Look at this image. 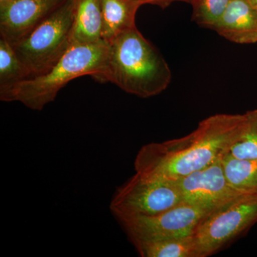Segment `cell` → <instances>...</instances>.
I'll use <instances>...</instances> for the list:
<instances>
[{
    "mask_svg": "<svg viewBox=\"0 0 257 257\" xmlns=\"http://www.w3.org/2000/svg\"><path fill=\"white\" fill-rule=\"evenodd\" d=\"M243 120L244 114L212 115L187 136L144 145L135 158V173L145 179L175 181L202 170L228 154Z\"/></svg>",
    "mask_w": 257,
    "mask_h": 257,
    "instance_id": "obj_1",
    "label": "cell"
},
{
    "mask_svg": "<svg viewBox=\"0 0 257 257\" xmlns=\"http://www.w3.org/2000/svg\"><path fill=\"white\" fill-rule=\"evenodd\" d=\"M172 80L170 67L137 27L109 44L105 72L99 82H111L141 98L156 96Z\"/></svg>",
    "mask_w": 257,
    "mask_h": 257,
    "instance_id": "obj_2",
    "label": "cell"
},
{
    "mask_svg": "<svg viewBox=\"0 0 257 257\" xmlns=\"http://www.w3.org/2000/svg\"><path fill=\"white\" fill-rule=\"evenodd\" d=\"M108 54L109 45L104 41L72 45L47 73L0 92V99L7 102L18 101L32 110L41 111L74 79L88 75L99 82L105 72Z\"/></svg>",
    "mask_w": 257,
    "mask_h": 257,
    "instance_id": "obj_3",
    "label": "cell"
},
{
    "mask_svg": "<svg viewBox=\"0 0 257 257\" xmlns=\"http://www.w3.org/2000/svg\"><path fill=\"white\" fill-rule=\"evenodd\" d=\"M75 7L76 0H65L31 33L13 45L30 78L47 73L70 48Z\"/></svg>",
    "mask_w": 257,
    "mask_h": 257,
    "instance_id": "obj_4",
    "label": "cell"
},
{
    "mask_svg": "<svg viewBox=\"0 0 257 257\" xmlns=\"http://www.w3.org/2000/svg\"><path fill=\"white\" fill-rule=\"evenodd\" d=\"M256 222L257 194H240L216 208L203 218L193 233L198 257L216 252Z\"/></svg>",
    "mask_w": 257,
    "mask_h": 257,
    "instance_id": "obj_5",
    "label": "cell"
},
{
    "mask_svg": "<svg viewBox=\"0 0 257 257\" xmlns=\"http://www.w3.org/2000/svg\"><path fill=\"white\" fill-rule=\"evenodd\" d=\"M182 203L176 181L145 179L135 173L115 191L109 209L120 221L156 215Z\"/></svg>",
    "mask_w": 257,
    "mask_h": 257,
    "instance_id": "obj_6",
    "label": "cell"
},
{
    "mask_svg": "<svg viewBox=\"0 0 257 257\" xmlns=\"http://www.w3.org/2000/svg\"><path fill=\"white\" fill-rule=\"evenodd\" d=\"M210 211L188 204L153 216L120 221L133 243L192 236L201 220Z\"/></svg>",
    "mask_w": 257,
    "mask_h": 257,
    "instance_id": "obj_7",
    "label": "cell"
},
{
    "mask_svg": "<svg viewBox=\"0 0 257 257\" xmlns=\"http://www.w3.org/2000/svg\"><path fill=\"white\" fill-rule=\"evenodd\" d=\"M221 159L175 180L182 202L211 211L244 194L235 189L228 180Z\"/></svg>",
    "mask_w": 257,
    "mask_h": 257,
    "instance_id": "obj_8",
    "label": "cell"
},
{
    "mask_svg": "<svg viewBox=\"0 0 257 257\" xmlns=\"http://www.w3.org/2000/svg\"><path fill=\"white\" fill-rule=\"evenodd\" d=\"M65 0H0V37L16 45Z\"/></svg>",
    "mask_w": 257,
    "mask_h": 257,
    "instance_id": "obj_9",
    "label": "cell"
},
{
    "mask_svg": "<svg viewBox=\"0 0 257 257\" xmlns=\"http://www.w3.org/2000/svg\"><path fill=\"white\" fill-rule=\"evenodd\" d=\"M212 30L234 43H256L257 9L250 0H231Z\"/></svg>",
    "mask_w": 257,
    "mask_h": 257,
    "instance_id": "obj_10",
    "label": "cell"
},
{
    "mask_svg": "<svg viewBox=\"0 0 257 257\" xmlns=\"http://www.w3.org/2000/svg\"><path fill=\"white\" fill-rule=\"evenodd\" d=\"M102 40L100 0H76L71 44L93 45Z\"/></svg>",
    "mask_w": 257,
    "mask_h": 257,
    "instance_id": "obj_11",
    "label": "cell"
},
{
    "mask_svg": "<svg viewBox=\"0 0 257 257\" xmlns=\"http://www.w3.org/2000/svg\"><path fill=\"white\" fill-rule=\"evenodd\" d=\"M102 16V40L108 45L114 39L136 27L139 0H100Z\"/></svg>",
    "mask_w": 257,
    "mask_h": 257,
    "instance_id": "obj_12",
    "label": "cell"
},
{
    "mask_svg": "<svg viewBox=\"0 0 257 257\" xmlns=\"http://www.w3.org/2000/svg\"><path fill=\"white\" fill-rule=\"evenodd\" d=\"M143 257H198L193 234L185 237L134 243Z\"/></svg>",
    "mask_w": 257,
    "mask_h": 257,
    "instance_id": "obj_13",
    "label": "cell"
},
{
    "mask_svg": "<svg viewBox=\"0 0 257 257\" xmlns=\"http://www.w3.org/2000/svg\"><path fill=\"white\" fill-rule=\"evenodd\" d=\"M221 161L226 177L235 189L257 194V160H239L226 154Z\"/></svg>",
    "mask_w": 257,
    "mask_h": 257,
    "instance_id": "obj_14",
    "label": "cell"
},
{
    "mask_svg": "<svg viewBox=\"0 0 257 257\" xmlns=\"http://www.w3.org/2000/svg\"><path fill=\"white\" fill-rule=\"evenodd\" d=\"M29 78L14 47L0 37V92Z\"/></svg>",
    "mask_w": 257,
    "mask_h": 257,
    "instance_id": "obj_15",
    "label": "cell"
},
{
    "mask_svg": "<svg viewBox=\"0 0 257 257\" xmlns=\"http://www.w3.org/2000/svg\"><path fill=\"white\" fill-rule=\"evenodd\" d=\"M228 155L239 160H257V109L245 113L239 138Z\"/></svg>",
    "mask_w": 257,
    "mask_h": 257,
    "instance_id": "obj_16",
    "label": "cell"
},
{
    "mask_svg": "<svg viewBox=\"0 0 257 257\" xmlns=\"http://www.w3.org/2000/svg\"><path fill=\"white\" fill-rule=\"evenodd\" d=\"M231 0H192V20L197 25L212 30Z\"/></svg>",
    "mask_w": 257,
    "mask_h": 257,
    "instance_id": "obj_17",
    "label": "cell"
},
{
    "mask_svg": "<svg viewBox=\"0 0 257 257\" xmlns=\"http://www.w3.org/2000/svg\"><path fill=\"white\" fill-rule=\"evenodd\" d=\"M142 5L150 4L158 5L161 8H165L171 3L175 1L184 2V3H192V0H139Z\"/></svg>",
    "mask_w": 257,
    "mask_h": 257,
    "instance_id": "obj_18",
    "label": "cell"
},
{
    "mask_svg": "<svg viewBox=\"0 0 257 257\" xmlns=\"http://www.w3.org/2000/svg\"><path fill=\"white\" fill-rule=\"evenodd\" d=\"M251 2V3L253 5V6L257 9V0H250Z\"/></svg>",
    "mask_w": 257,
    "mask_h": 257,
    "instance_id": "obj_19",
    "label": "cell"
}]
</instances>
